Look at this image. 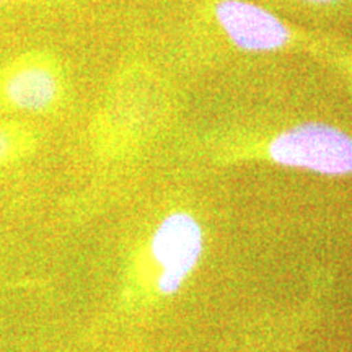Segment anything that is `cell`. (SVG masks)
I'll return each instance as SVG.
<instances>
[{
  "label": "cell",
  "instance_id": "cell-1",
  "mask_svg": "<svg viewBox=\"0 0 352 352\" xmlns=\"http://www.w3.org/2000/svg\"><path fill=\"white\" fill-rule=\"evenodd\" d=\"M64 91L60 63L50 51L26 50L0 65V114H50L60 107Z\"/></svg>",
  "mask_w": 352,
  "mask_h": 352
},
{
  "label": "cell",
  "instance_id": "cell-2",
  "mask_svg": "<svg viewBox=\"0 0 352 352\" xmlns=\"http://www.w3.org/2000/svg\"><path fill=\"white\" fill-rule=\"evenodd\" d=\"M276 164L341 176L352 173V138L323 122H305L280 132L270 145Z\"/></svg>",
  "mask_w": 352,
  "mask_h": 352
},
{
  "label": "cell",
  "instance_id": "cell-3",
  "mask_svg": "<svg viewBox=\"0 0 352 352\" xmlns=\"http://www.w3.org/2000/svg\"><path fill=\"white\" fill-rule=\"evenodd\" d=\"M204 236L195 217L175 212L165 217L152 236V254L162 267L158 289L162 294H175L191 274L202 254Z\"/></svg>",
  "mask_w": 352,
  "mask_h": 352
},
{
  "label": "cell",
  "instance_id": "cell-4",
  "mask_svg": "<svg viewBox=\"0 0 352 352\" xmlns=\"http://www.w3.org/2000/svg\"><path fill=\"white\" fill-rule=\"evenodd\" d=\"M215 16L227 36L240 50L276 51L290 39L284 21L256 3L245 0H220L215 6Z\"/></svg>",
  "mask_w": 352,
  "mask_h": 352
},
{
  "label": "cell",
  "instance_id": "cell-5",
  "mask_svg": "<svg viewBox=\"0 0 352 352\" xmlns=\"http://www.w3.org/2000/svg\"><path fill=\"white\" fill-rule=\"evenodd\" d=\"M38 135L30 122L0 120V170L30 157L36 148Z\"/></svg>",
  "mask_w": 352,
  "mask_h": 352
},
{
  "label": "cell",
  "instance_id": "cell-6",
  "mask_svg": "<svg viewBox=\"0 0 352 352\" xmlns=\"http://www.w3.org/2000/svg\"><path fill=\"white\" fill-rule=\"evenodd\" d=\"M44 0H0V10L8 7H30V6H41Z\"/></svg>",
  "mask_w": 352,
  "mask_h": 352
},
{
  "label": "cell",
  "instance_id": "cell-7",
  "mask_svg": "<svg viewBox=\"0 0 352 352\" xmlns=\"http://www.w3.org/2000/svg\"><path fill=\"white\" fill-rule=\"evenodd\" d=\"M308 2H316V3H327V2H334V0H308Z\"/></svg>",
  "mask_w": 352,
  "mask_h": 352
}]
</instances>
